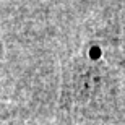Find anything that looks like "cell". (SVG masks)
Wrapping results in <instances>:
<instances>
[{
  "label": "cell",
  "instance_id": "6da1fadb",
  "mask_svg": "<svg viewBox=\"0 0 125 125\" xmlns=\"http://www.w3.org/2000/svg\"><path fill=\"white\" fill-rule=\"evenodd\" d=\"M112 102L111 73L104 62L86 52L67 63L62 84V106L80 115H101Z\"/></svg>",
  "mask_w": 125,
  "mask_h": 125
}]
</instances>
